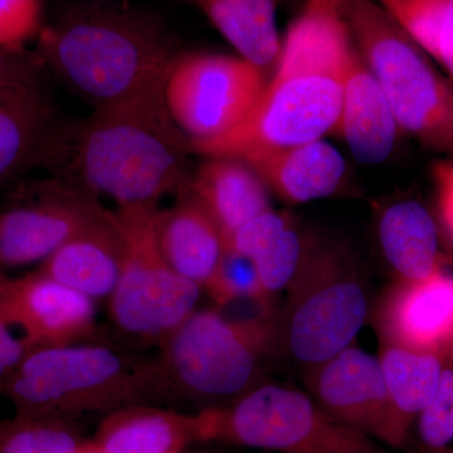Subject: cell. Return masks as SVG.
Masks as SVG:
<instances>
[{"instance_id":"obj_1","label":"cell","mask_w":453,"mask_h":453,"mask_svg":"<svg viewBox=\"0 0 453 453\" xmlns=\"http://www.w3.org/2000/svg\"><path fill=\"white\" fill-rule=\"evenodd\" d=\"M356 50L342 0H305L255 111L234 133L193 145V153L249 163L335 134Z\"/></svg>"},{"instance_id":"obj_2","label":"cell","mask_w":453,"mask_h":453,"mask_svg":"<svg viewBox=\"0 0 453 453\" xmlns=\"http://www.w3.org/2000/svg\"><path fill=\"white\" fill-rule=\"evenodd\" d=\"M35 52L47 71L95 110L165 79L180 55L159 14L129 3L71 2L44 25Z\"/></svg>"},{"instance_id":"obj_3","label":"cell","mask_w":453,"mask_h":453,"mask_svg":"<svg viewBox=\"0 0 453 453\" xmlns=\"http://www.w3.org/2000/svg\"><path fill=\"white\" fill-rule=\"evenodd\" d=\"M165 79L135 96L101 107L71 127L67 157L59 174L119 207L157 205L189 184L192 142L170 115ZM61 179V178H59Z\"/></svg>"},{"instance_id":"obj_4","label":"cell","mask_w":453,"mask_h":453,"mask_svg":"<svg viewBox=\"0 0 453 453\" xmlns=\"http://www.w3.org/2000/svg\"><path fill=\"white\" fill-rule=\"evenodd\" d=\"M0 395L14 414L70 419L163 398L157 360L101 344L31 348Z\"/></svg>"},{"instance_id":"obj_5","label":"cell","mask_w":453,"mask_h":453,"mask_svg":"<svg viewBox=\"0 0 453 453\" xmlns=\"http://www.w3.org/2000/svg\"><path fill=\"white\" fill-rule=\"evenodd\" d=\"M280 350L276 310L241 319L226 318L220 309L196 310L163 342V398L180 396L204 408L229 403L258 386L262 365Z\"/></svg>"},{"instance_id":"obj_6","label":"cell","mask_w":453,"mask_h":453,"mask_svg":"<svg viewBox=\"0 0 453 453\" xmlns=\"http://www.w3.org/2000/svg\"><path fill=\"white\" fill-rule=\"evenodd\" d=\"M280 312L281 349L315 365L356 342L371 315L362 268L342 242L305 231L299 266Z\"/></svg>"},{"instance_id":"obj_7","label":"cell","mask_w":453,"mask_h":453,"mask_svg":"<svg viewBox=\"0 0 453 453\" xmlns=\"http://www.w3.org/2000/svg\"><path fill=\"white\" fill-rule=\"evenodd\" d=\"M360 56L402 133L453 157V94L434 62L374 0H342Z\"/></svg>"},{"instance_id":"obj_8","label":"cell","mask_w":453,"mask_h":453,"mask_svg":"<svg viewBox=\"0 0 453 453\" xmlns=\"http://www.w3.org/2000/svg\"><path fill=\"white\" fill-rule=\"evenodd\" d=\"M196 414V442L276 453H390L323 410L309 393L258 384L240 398Z\"/></svg>"},{"instance_id":"obj_9","label":"cell","mask_w":453,"mask_h":453,"mask_svg":"<svg viewBox=\"0 0 453 453\" xmlns=\"http://www.w3.org/2000/svg\"><path fill=\"white\" fill-rule=\"evenodd\" d=\"M159 211L145 205L113 211L124 255L110 315L122 333L163 342L196 311L202 288L175 273L164 257L157 237Z\"/></svg>"},{"instance_id":"obj_10","label":"cell","mask_w":453,"mask_h":453,"mask_svg":"<svg viewBox=\"0 0 453 453\" xmlns=\"http://www.w3.org/2000/svg\"><path fill=\"white\" fill-rule=\"evenodd\" d=\"M267 71L241 56L180 53L166 76L170 115L193 145L234 133L255 111Z\"/></svg>"},{"instance_id":"obj_11","label":"cell","mask_w":453,"mask_h":453,"mask_svg":"<svg viewBox=\"0 0 453 453\" xmlns=\"http://www.w3.org/2000/svg\"><path fill=\"white\" fill-rule=\"evenodd\" d=\"M309 395L327 413L390 449H403L378 357L349 345L308 366Z\"/></svg>"},{"instance_id":"obj_12","label":"cell","mask_w":453,"mask_h":453,"mask_svg":"<svg viewBox=\"0 0 453 453\" xmlns=\"http://www.w3.org/2000/svg\"><path fill=\"white\" fill-rule=\"evenodd\" d=\"M105 211L98 196L64 179L44 184L31 202L0 213V268L46 261Z\"/></svg>"},{"instance_id":"obj_13","label":"cell","mask_w":453,"mask_h":453,"mask_svg":"<svg viewBox=\"0 0 453 453\" xmlns=\"http://www.w3.org/2000/svg\"><path fill=\"white\" fill-rule=\"evenodd\" d=\"M0 314L25 333L27 347L79 344L96 330L94 299L41 273H0Z\"/></svg>"},{"instance_id":"obj_14","label":"cell","mask_w":453,"mask_h":453,"mask_svg":"<svg viewBox=\"0 0 453 453\" xmlns=\"http://www.w3.org/2000/svg\"><path fill=\"white\" fill-rule=\"evenodd\" d=\"M372 311L380 342L447 356L453 351V264L419 281L393 280Z\"/></svg>"},{"instance_id":"obj_15","label":"cell","mask_w":453,"mask_h":453,"mask_svg":"<svg viewBox=\"0 0 453 453\" xmlns=\"http://www.w3.org/2000/svg\"><path fill=\"white\" fill-rule=\"evenodd\" d=\"M70 133L49 91L0 97V186L33 169L59 172Z\"/></svg>"},{"instance_id":"obj_16","label":"cell","mask_w":453,"mask_h":453,"mask_svg":"<svg viewBox=\"0 0 453 453\" xmlns=\"http://www.w3.org/2000/svg\"><path fill=\"white\" fill-rule=\"evenodd\" d=\"M357 46V44H356ZM336 135L363 164H380L395 151L401 127L357 47L349 64Z\"/></svg>"},{"instance_id":"obj_17","label":"cell","mask_w":453,"mask_h":453,"mask_svg":"<svg viewBox=\"0 0 453 453\" xmlns=\"http://www.w3.org/2000/svg\"><path fill=\"white\" fill-rule=\"evenodd\" d=\"M124 243L112 211L74 234L40 271L91 299L111 297L120 277Z\"/></svg>"},{"instance_id":"obj_18","label":"cell","mask_w":453,"mask_h":453,"mask_svg":"<svg viewBox=\"0 0 453 453\" xmlns=\"http://www.w3.org/2000/svg\"><path fill=\"white\" fill-rule=\"evenodd\" d=\"M378 237L395 279L419 281L453 264L436 214L417 199L393 202L381 211Z\"/></svg>"},{"instance_id":"obj_19","label":"cell","mask_w":453,"mask_h":453,"mask_svg":"<svg viewBox=\"0 0 453 453\" xmlns=\"http://www.w3.org/2000/svg\"><path fill=\"white\" fill-rule=\"evenodd\" d=\"M189 186V184H188ZM157 237L164 257L184 279L204 288L226 251L219 226L189 187L172 208L159 211Z\"/></svg>"},{"instance_id":"obj_20","label":"cell","mask_w":453,"mask_h":453,"mask_svg":"<svg viewBox=\"0 0 453 453\" xmlns=\"http://www.w3.org/2000/svg\"><path fill=\"white\" fill-rule=\"evenodd\" d=\"M249 164L270 192L290 204L335 195L348 174L344 157L324 139L273 151Z\"/></svg>"},{"instance_id":"obj_21","label":"cell","mask_w":453,"mask_h":453,"mask_svg":"<svg viewBox=\"0 0 453 453\" xmlns=\"http://www.w3.org/2000/svg\"><path fill=\"white\" fill-rule=\"evenodd\" d=\"M188 187L210 211L226 241L273 210L266 184L249 163L237 157H207Z\"/></svg>"},{"instance_id":"obj_22","label":"cell","mask_w":453,"mask_h":453,"mask_svg":"<svg viewBox=\"0 0 453 453\" xmlns=\"http://www.w3.org/2000/svg\"><path fill=\"white\" fill-rule=\"evenodd\" d=\"M195 442L196 414L145 403L112 411L92 438L97 453H183Z\"/></svg>"},{"instance_id":"obj_23","label":"cell","mask_w":453,"mask_h":453,"mask_svg":"<svg viewBox=\"0 0 453 453\" xmlns=\"http://www.w3.org/2000/svg\"><path fill=\"white\" fill-rule=\"evenodd\" d=\"M305 231L288 214L271 210L226 241V249L244 256L257 270L271 296L286 290L299 266Z\"/></svg>"},{"instance_id":"obj_24","label":"cell","mask_w":453,"mask_h":453,"mask_svg":"<svg viewBox=\"0 0 453 453\" xmlns=\"http://www.w3.org/2000/svg\"><path fill=\"white\" fill-rule=\"evenodd\" d=\"M446 356L380 342V365L396 427L405 442L436 393Z\"/></svg>"},{"instance_id":"obj_25","label":"cell","mask_w":453,"mask_h":453,"mask_svg":"<svg viewBox=\"0 0 453 453\" xmlns=\"http://www.w3.org/2000/svg\"><path fill=\"white\" fill-rule=\"evenodd\" d=\"M214 28L253 65L275 67L281 50L276 0H192Z\"/></svg>"},{"instance_id":"obj_26","label":"cell","mask_w":453,"mask_h":453,"mask_svg":"<svg viewBox=\"0 0 453 453\" xmlns=\"http://www.w3.org/2000/svg\"><path fill=\"white\" fill-rule=\"evenodd\" d=\"M380 4L453 80V0H380Z\"/></svg>"},{"instance_id":"obj_27","label":"cell","mask_w":453,"mask_h":453,"mask_svg":"<svg viewBox=\"0 0 453 453\" xmlns=\"http://www.w3.org/2000/svg\"><path fill=\"white\" fill-rule=\"evenodd\" d=\"M91 447L70 419L14 414L0 421V453H88Z\"/></svg>"},{"instance_id":"obj_28","label":"cell","mask_w":453,"mask_h":453,"mask_svg":"<svg viewBox=\"0 0 453 453\" xmlns=\"http://www.w3.org/2000/svg\"><path fill=\"white\" fill-rule=\"evenodd\" d=\"M204 288L219 309L243 300L264 308H275L273 296L262 285L252 262L228 249Z\"/></svg>"},{"instance_id":"obj_29","label":"cell","mask_w":453,"mask_h":453,"mask_svg":"<svg viewBox=\"0 0 453 453\" xmlns=\"http://www.w3.org/2000/svg\"><path fill=\"white\" fill-rule=\"evenodd\" d=\"M427 453H453V351L447 354L434 399L417 419Z\"/></svg>"},{"instance_id":"obj_30","label":"cell","mask_w":453,"mask_h":453,"mask_svg":"<svg viewBox=\"0 0 453 453\" xmlns=\"http://www.w3.org/2000/svg\"><path fill=\"white\" fill-rule=\"evenodd\" d=\"M49 91L47 68L35 50L0 47V97Z\"/></svg>"},{"instance_id":"obj_31","label":"cell","mask_w":453,"mask_h":453,"mask_svg":"<svg viewBox=\"0 0 453 453\" xmlns=\"http://www.w3.org/2000/svg\"><path fill=\"white\" fill-rule=\"evenodd\" d=\"M43 0H0V47L26 49L43 31Z\"/></svg>"},{"instance_id":"obj_32","label":"cell","mask_w":453,"mask_h":453,"mask_svg":"<svg viewBox=\"0 0 453 453\" xmlns=\"http://www.w3.org/2000/svg\"><path fill=\"white\" fill-rule=\"evenodd\" d=\"M431 173L436 193V219L453 252V157L434 163Z\"/></svg>"},{"instance_id":"obj_33","label":"cell","mask_w":453,"mask_h":453,"mask_svg":"<svg viewBox=\"0 0 453 453\" xmlns=\"http://www.w3.org/2000/svg\"><path fill=\"white\" fill-rule=\"evenodd\" d=\"M28 349L23 338L18 339L12 333L11 325L0 314V390L16 372Z\"/></svg>"},{"instance_id":"obj_34","label":"cell","mask_w":453,"mask_h":453,"mask_svg":"<svg viewBox=\"0 0 453 453\" xmlns=\"http://www.w3.org/2000/svg\"><path fill=\"white\" fill-rule=\"evenodd\" d=\"M91 2L129 3L130 0H91ZM178 2L190 3L192 4V0H178Z\"/></svg>"},{"instance_id":"obj_35","label":"cell","mask_w":453,"mask_h":453,"mask_svg":"<svg viewBox=\"0 0 453 453\" xmlns=\"http://www.w3.org/2000/svg\"><path fill=\"white\" fill-rule=\"evenodd\" d=\"M88 453H97L96 449H95L94 443H92L91 449Z\"/></svg>"},{"instance_id":"obj_36","label":"cell","mask_w":453,"mask_h":453,"mask_svg":"<svg viewBox=\"0 0 453 453\" xmlns=\"http://www.w3.org/2000/svg\"><path fill=\"white\" fill-rule=\"evenodd\" d=\"M449 83H451L452 94H453V80H449Z\"/></svg>"}]
</instances>
